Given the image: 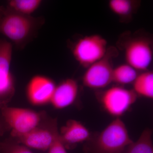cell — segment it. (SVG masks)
I'll return each mask as SVG.
<instances>
[{
    "mask_svg": "<svg viewBox=\"0 0 153 153\" xmlns=\"http://www.w3.org/2000/svg\"><path fill=\"white\" fill-rule=\"evenodd\" d=\"M45 23L42 17L25 16L7 7L0 6V34L7 37L18 49H23L36 38Z\"/></svg>",
    "mask_w": 153,
    "mask_h": 153,
    "instance_id": "obj_1",
    "label": "cell"
},
{
    "mask_svg": "<svg viewBox=\"0 0 153 153\" xmlns=\"http://www.w3.org/2000/svg\"><path fill=\"white\" fill-rule=\"evenodd\" d=\"M133 142L119 117L112 121L94 142L92 153H122Z\"/></svg>",
    "mask_w": 153,
    "mask_h": 153,
    "instance_id": "obj_2",
    "label": "cell"
},
{
    "mask_svg": "<svg viewBox=\"0 0 153 153\" xmlns=\"http://www.w3.org/2000/svg\"><path fill=\"white\" fill-rule=\"evenodd\" d=\"M72 53L80 65L88 68L105 56L107 53V42L100 35L85 36L74 44Z\"/></svg>",
    "mask_w": 153,
    "mask_h": 153,
    "instance_id": "obj_3",
    "label": "cell"
},
{
    "mask_svg": "<svg viewBox=\"0 0 153 153\" xmlns=\"http://www.w3.org/2000/svg\"><path fill=\"white\" fill-rule=\"evenodd\" d=\"M1 112L5 121L12 129L13 137L27 133L39 126L41 121L39 113L27 108L4 106Z\"/></svg>",
    "mask_w": 153,
    "mask_h": 153,
    "instance_id": "obj_4",
    "label": "cell"
},
{
    "mask_svg": "<svg viewBox=\"0 0 153 153\" xmlns=\"http://www.w3.org/2000/svg\"><path fill=\"white\" fill-rule=\"evenodd\" d=\"M137 98V94L133 89L114 86L104 91L101 102L107 112L119 117L136 101Z\"/></svg>",
    "mask_w": 153,
    "mask_h": 153,
    "instance_id": "obj_5",
    "label": "cell"
},
{
    "mask_svg": "<svg viewBox=\"0 0 153 153\" xmlns=\"http://www.w3.org/2000/svg\"><path fill=\"white\" fill-rule=\"evenodd\" d=\"M113 68L107 53L101 60L88 67L82 77L83 85L93 89L106 87L112 82Z\"/></svg>",
    "mask_w": 153,
    "mask_h": 153,
    "instance_id": "obj_6",
    "label": "cell"
},
{
    "mask_svg": "<svg viewBox=\"0 0 153 153\" xmlns=\"http://www.w3.org/2000/svg\"><path fill=\"white\" fill-rule=\"evenodd\" d=\"M125 55L127 64L137 71H145L152 61V49L147 40L134 39L126 46Z\"/></svg>",
    "mask_w": 153,
    "mask_h": 153,
    "instance_id": "obj_7",
    "label": "cell"
},
{
    "mask_svg": "<svg viewBox=\"0 0 153 153\" xmlns=\"http://www.w3.org/2000/svg\"><path fill=\"white\" fill-rule=\"evenodd\" d=\"M56 121H54L50 128L38 126L27 133L14 137L18 143L30 149L41 151L49 149L56 133L58 132Z\"/></svg>",
    "mask_w": 153,
    "mask_h": 153,
    "instance_id": "obj_8",
    "label": "cell"
},
{
    "mask_svg": "<svg viewBox=\"0 0 153 153\" xmlns=\"http://www.w3.org/2000/svg\"><path fill=\"white\" fill-rule=\"evenodd\" d=\"M56 85L51 78L42 75L33 76L27 87V97L31 104L41 105L50 102Z\"/></svg>",
    "mask_w": 153,
    "mask_h": 153,
    "instance_id": "obj_9",
    "label": "cell"
},
{
    "mask_svg": "<svg viewBox=\"0 0 153 153\" xmlns=\"http://www.w3.org/2000/svg\"><path fill=\"white\" fill-rule=\"evenodd\" d=\"M13 44L0 39V97L11 95L14 91V82L10 71Z\"/></svg>",
    "mask_w": 153,
    "mask_h": 153,
    "instance_id": "obj_10",
    "label": "cell"
},
{
    "mask_svg": "<svg viewBox=\"0 0 153 153\" xmlns=\"http://www.w3.org/2000/svg\"><path fill=\"white\" fill-rule=\"evenodd\" d=\"M78 92L76 80L71 78L65 79L56 85L50 102L56 109H63L74 102Z\"/></svg>",
    "mask_w": 153,
    "mask_h": 153,
    "instance_id": "obj_11",
    "label": "cell"
},
{
    "mask_svg": "<svg viewBox=\"0 0 153 153\" xmlns=\"http://www.w3.org/2000/svg\"><path fill=\"white\" fill-rule=\"evenodd\" d=\"M60 139L64 146L74 145L89 139V131L81 122L74 120H69L60 129Z\"/></svg>",
    "mask_w": 153,
    "mask_h": 153,
    "instance_id": "obj_12",
    "label": "cell"
},
{
    "mask_svg": "<svg viewBox=\"0 0 153 153\" xmlns=\"http://www.w3.org/2000/svg\"><path fill=\"white\" fill-rule=\"evenodd\" d=\"M134 91L148 98L153 97V73L147 71L138 75L133 82Z\"/></svg>",
    "mask_w": 153,
    "mask_h": 153,
    "instance_id": "obj_13",
    "label": "cell"
},
{
    "mask_svg": "<svg viewBox=\"0 0 153 153\" xmlns=\"http://www.w3.org/2000/svg\"><path fill=\"white\" fill-rule=\"evenodd\" d=\"M152 133L151 129H145L136 141L126 148L125 153H153Z\"/></svg>",
    "mask_w": 153,
    "mask_h": 153,
    "instance_id": "obj_14",
    "label": "cell"
},
{
    "mask_svg": "<svg viewBox=\"0 0 153 153\" xmlns=\"http://www.w3.org/2000/svg\"><path fill=\"white\" fill-rule=\"evenodd\" d=\"M138 74L137 70L128 64H123L113 68L112 82L121 84L133 83Z\"/></svg>",
    "mask_w": 153,
    "mask_h": 153,
    "instance_id": "obj_15",
    "label": "cell"
},
{
    "mask_svg": "<svg viewBox=\"0 0 153 153\" xmlns=\"http://www.w3.org/2000/svg\"><path fill=\"white\" fill-rule=\"evenodd\" d=\"M42 3L41 0H11L8 2L7 7L19 13L30 16Z\"/></svg>",
    "mask_w": 153,
    "mask_h": 153,
    "instance_id": "obj_16",
    "label": "cell"
},
{
    "mask_svg": "<svg viewBox=\"0 0 153 153\" xmlns=\"http://www.w3.org/2000/svg\"><path fill=\"white\" fill-rule=\"evenodd\" d=\"M111 10L118 16H128L133 9V4L128 0H111L108 3Z\"/></svg>",
    "mask_w": 153,
    "mask_h": 153,
    "instance_id": "obj_17",
    "label": "cell"
},
{
    "mask_svg": "<svg viewBox=\"0 0 153 153\" xmlns=\"http://www.w3.org/2000/svg\"><path fill=\"white\" fill-rule=\"evenodd\" d=\"M0 149L3 153H33L29 148L19 143H3L0 145Z\"/></svg>",
    "mask_w": 153,
    "mask_h": 153,
    "instance_id": "obj_18",
    "label": "cell"
},
{
    "mask_svg": "<svg viewBox=\"0 0 153 153\" xmlns=\"http://www.w3.org/2000/svg\"><path fill=\"white\" fill-rule=\"evenodd\" d=\"M48 150L49 153H67L66 147L60 139L59 132L55 135L54 141Z\"/></svg>",
    "mask_w": 153,
    "mask_h": 153,
    "instance_id": "obj_19",
    "label": "cell"
},
{
    "mask_svg": "<svg viewBox=\"0 0 153 153\" xmlns=\"http://www.w3.org/2000/svg\"><path fill=\"white\" fill-rule=\"evenodd\" d=\"M2 131V126L0 124V135Z\"/></svg>",
    "mask_w": 153,
    "mask_h": 153,
    "instance_id": "obj_20",
    "label": "cell"
}]
</instances>
